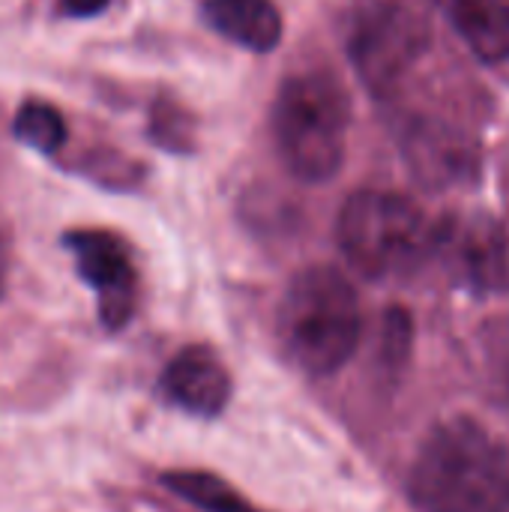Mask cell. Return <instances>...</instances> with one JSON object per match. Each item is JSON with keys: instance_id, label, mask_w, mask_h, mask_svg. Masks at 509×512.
I'll use <instances>...</instances> for the list:
<instances>
[{"instance_id": "cell-1", "label": "cell", "mask_w": 509, "mask_h": 512, "mask_svg": "<svg viewBox=\"0 0 509 512\" xmlns=\"http://www.w3.org/2000/svg\"><path fill=\"white\" fill-rule=\"evenodd\" d=\"M408 492L423 512H509V450L477 420H447L423 441Z\"/></svg>"}, {"instance_id": "cell-2", "label": "cell", "mask_w": 509, "mask_h": 512, "mask_svg": "<svg viewBox=\"0 0 509 512\" xmlns=\"http://www.w3.org/2000/svg\"><path fill=\"white\" fill-rule=\"evenodd\" d=\"M360 300L336 267L300 270L279 303L276 333L288 360L315 378L339 372L360 345Z\"/></svg>"}, {"instance_id": "cell-3", "label": "cell", "mask_w": 509, "mask_h": 512, "mask_svg": "<svg viewBox=\"0 0 509 512\" xmlns=\"http://www.w3.org/2000/svg\"><path fill=\"white\" fill-rule=\"evenodd\" d=\"M345 90L324 72L288 78L273 102V138L285 168L303 183L336 177L348 141Z\"/></svg>"}, {"instance_id": "cell-4", "label": "cell", "mask_w": 509, "mask_h": 512, "mask_svg": "<svg viewBox=\"0 0 509 512\" xmlns=\"http://www.w3.org/2000/svg\"><path fill=\"white\" fill-rule=\"evenodd\" d=\"M435 228L423 210L396 192L363 189L339 213V246L366 279H387L417 267L432 252Z\"/></svg>"}, {"instance_id": "cell-5", "label": "cell", "mask_w": 509, "mask_h": 512, "mask_svg": "<svg viewBox=\"0 0 509 512\" xmlns=\"http://www.w3.org/2000/svg\"><path fill=\"white\" fill-rule=\"evenodd\" d=\"M429 48L426 15L405 0H381L354 24L348 54L372 93H390Z\"/></svg>"}, {"instance_id": "cell-6", "label": "cell", "mask_w": 509, "mask_h": 512, "mask_svg": "<svg viewBox=\"0 0 509 512\" xmlns=\"http://www.w3.org/2000/svg\"><path fill=\"white\" fill-rule=\"evenodd\" d=\"M66 246L75 255L81 279L99 297V318L105 327L120 330L129 324L138 303V276L120 237L108 231H72Z\"/></svg>"}, {"instance_id": "cell-7", "label": "cell", "mask_w": 509, "mask_h": 512, "mask_svg": "<svg viewBox=\"0 0 509 512\" xmlns=\"http://www.w3.org/2000/svg\"><path fill=\"white\" fill-rule=\"evenodd\" d=\"M432 249L480 291H501L509 285V243L498 219L486 213L453 216L435 228Z\"/></svg>"}, {"instance_id": "cell-8", "label": "cell", "mask_w": 509, "mask_h": 512, "mask_svg": "<svg viewBox=\"0 0 509 512\" xmlns=\"http://www.w3.org/2000/svg\"><path fill=\"white\" fill-rule=\"evenodd\" d=\"M162 393L180 411L213 420L231 402V375L216 351L204 345H189L165 366Z\"/></svg>"}, {"instance_id": "cell-9", "label": "cell", "mask_w": 509, "mask_h": 512, "mask_svg": "<svg viewBox=\"0 0 509 512\" xmlns=\"http://www.w3.org/2000/svg\"><path fill=\"white\" fill-rule=\"evenodd\" d=\"M207 24L228 42L267 54L282 39V12L273 0H207Z\"/></svg>"}, {"instance_id": "cell-10", "label": "cell", "mask_w": 509, "mask_h": 512, "mask_svg": "<svg viewBox=\"0 0 509 512\" xmlns=\"http://www.w3.org/2000/svg\"><path fill=\"white\" fill-rule=\"evenodd\" d=\"M471 51L489 63L509 60V6L501 0H432Z\"/></svg>"}, {"instance_id": "cell-11", "label": "cell", "mask_w": 509, "mask_h": 512, "mask_svg": "<svg viewBox=\"0 0 509 512\" xmlns=\"http://www.w3.org/2000/svg\"><path fill=\"white\" fill-rule=\"evenodd\" d=\"M162 483L183 501L195 504L204 512H261L246 498H240L225 480L204 474V471H171L162 477Z\"/></svg>"}, {"instance_id": "cell-12", "label": "cell", "mask_w": 509, "mask_h": 512, "mask_svg": "<svg viewBox=\"0 0 509 512\" xmlns=\"http://www.w3.org/2000/svg\"><path fill=\"white\" fill-rule=\"evenodd\" d=\"M12 132L21 144L39 150V153H54L66 144V120L63 114L39 99H30L18 108L12 120Z\"/></svg>"}, {"instance_id": "cell-13", "label": "cell", "mask_w": 509, "mask_h": 512, "mask_svg": "<svg viewBox=\"0 0 509 512\" xmlns=\"http://www.w3.org/2000/svg\"><path fill=\"white\" fill-rule=\"evenodd\" d=\"M150 135L165 150L189 153L195 144V123L177 102L159 99L153 105V114H150Z\"/></svg>"}, {"instance_id": "cell-14", "label": "cell", "mask_w": 509, "mask_h": 512, "mask_svg": "<svg viewBox=\"0 0 509 512\" xmlns=\"http://www.w3.org/2000/svg\"><path fill=\"white\" fill-rule=\"evenodd\" d=\"M111 0H60V12L69 18H90L99 15Z\"/></svg>"}]
</instances>
